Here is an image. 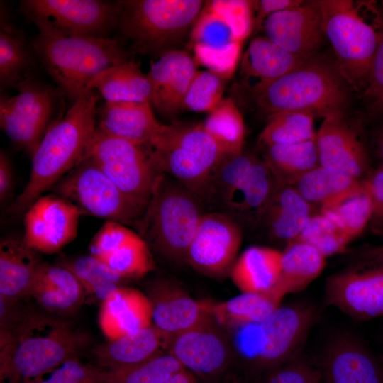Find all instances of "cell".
I'll return each mask as SVG.
<instances>
[{
    "label": "cell",
    "instance_id": "obj_26",
    "mask_svg": "<svg viewBox=\"0 0 383 383\" xmlns=\"http://www.w3.org/2000/svg\"><path fill=\"white\" fill-rule=\"evenodd\" d=\"M85 291L77 277L66 267L41 262L30 298L48 313L59 316L75 313L82 305Z\"/></svg>",
    "mask_w": 383,
    "mask_h": 383
},
{
    "label": "cell",
    "instance_id": "obj_19",
    "mask_svg": "<svg viewBox=\"0 0 383 383\" xmlns=\"http://www.w3.org/2000/svg\"><path fill=\"white\" fill-rule=\"evenodd\" d=\"M316 143L320 166L361 179L373 170L368 151L345 114L324 117Z\"/></svg>",
    "mask_w": 383,
    "mask_h": 383
},
{
    "label": "cell",
    "instance_id": "obj_18",
    "mask_svg": "<svg viewBox=\"0 0 383 383\" xmlns=\"http://www.w3.org/2000/svg\"><path fill=\"white\" fill-rule=\"evenodd\" d=\"M261 27L266 38L303 60L318 54L325 37L318 1L271 14Z\"/></svg>",
    "mask_w": 383,
    "mask_h": 383
},
{
    "label": "cell",
    "instance_id": "obj_60",
    "mask_svg": "<svg viewBox=\"0 0 383 383\" xmlns=\"http://www.w3.org/2000/svg\"><path fill=\"white\" fill-rule=\"evenodd\" d=\"M374 229L375 231H379V233L381 234L382 237L383 238V224L375 226Z\"/></svg>",
    "mask_w": 383,
    "mask_h": 383
},
{
    "label": "cell",
    "instance_id": "obj_45",
    "mask_svg": "<svg viewBox=\"0 0 383 383\" xmlns=\"http://www.w3.org/2000/svg\"><path fill=\"white\" fill-rule=\"evenodd\" d=\"M100 260L125 279L141 277L155 267L149 246L137 233Z\"/></svg>",
    "mask_w": 383,
    "mask_h": 383
},
{
    "label": "cell",
    "instance_id": "obj_15",
    "mask_svg": "<svg viewBox=\"0 0 383 383\" xmlns=\"http://www.w3.org/2000/svg\"><path fill=\"white\" fill-rule=\"evenodd\" d=\"M83 214L75 204L57 194L41 196L26 212L23 239L37 252H56L77 237Z\"/></svg>",
    "mask_w": 383,
    "mask_h": 383
},
{
    "label": "cell",
    "instance_id": "obj_61",
    "mask_svg": "<svg viewBox=\"0 0 383 383\" xmlns=\"http://www.w3.org/2000/svg\"><path fill=\"white\" fill-rule=\"evenodd\" d=\"M382 365H383V356H382Z\"/></svg>",
    "mask_w": 383,
    "mask_h": 383
},
{
    "label": "cell",
    "instance_id": "obj_31",
    "mask_svg": "<svg viewBox=\"0 0 383 383\" xmlns=\"http://www.w3.org/2000/svg\"><path fill=\"white\" fill-rule=\"evenodd\" d=\"M42 262L37 251L23 239L6 238L0 243V294L9 298H30Z\"/></svg>",
    "mask_w": 383,
    "mask_h": 383
},
{
    "label": "cell",
    "instance_id": "obj_6",
    "mask_svg": "<svg viewBox=\"0 0 383 383\" xmlns=\"http://www.w3.org/2000/svg\"><path fill=\"white\" fill-rule=\"evenodd\" d=\"M201 0L117 1L116 28L131 48L158 57L190 37L204 6Z\"/></svg>",
    "mask_w": 383,
    "mask_h": 383
},
{
    "label": "cell",
    "instance_id": "obj_28",
    "mask_svg": "<svg viewBox=\"0 0 383 383\" xmlns=\"http://www.w3.org/2000/svg\"><path fill=\"white\" fill-rule=\"evenodd\" d=\"M99 324L109 340L150 326L152 316L148 296L137 289L119 287L103 301Z\"/></svg>",
    "mask_w": 383,
    "mask_h": 383
},
{
    "label": "cell",
    "instance_id": "obj_7",
    "mask_svg": "<svg viewBox=\"0 0 383 383\" xmlns=\"http://www.w3.org/2000/svg\"><path fill=\"white\" fill-rule=\"evenodd\" d=\"M150 148L160 170L202 202L215 168L227 155L202 124L182 122L163 124Z\"/></svg>",
    "mask_w": 383,
    "mask_h": 383
},
{
    "label": "cell",
    "instance_id": "obj_23",
    "mask_svg": "<svg viewBox=\"0 0 383 383\" xmlns=\"http://www.w3.org/2000/svg\"><path fill=\"white\" fill-rule=\"evenodd\" d=\"M321 374L326 383H383V367L360 342L348 335L330 343Z\"/></svg>",
    "mask_w": 383,
    "mask_h": 383
},
{
    "label": "cell",
    "instance_id": "obj_14",
    "mask_svg": "<svg viewBox=\"0 0 383 383\" xmlns=\"http://www.w3.org/2000/svg\"><path fill=\"white\" fill-rule=\"evenodd\" d=\"M361 263L364 267L328 277L325 299L348 316L365 321L383 316V265Z\"/></svg>",
    "mask_w": 383,
    "mask_h": 383
},
{
    "label": "cell",
    "instance_id": "obj_38",
    "mask_svg": "<svg viewBox=\"0 0 383 383\" xmlns=\"http://www.w3.org/2000/svg\"><path fill=\"white\" fill-rule=\"evenodd\" d=\"M265 147L264 160L277 179L285 184H292L299 177L319 166L316 139Z\"/></svg>",
    "mask_w": 383,
    "mask_h": 383
},
{
    "label": "cell",
    "instance_id": "obj_55",
    "mask_svg": "<svg viewBox=\"0 0 383 383\" xmlns=\"http://www.w3.org/2000/svg\"><path fill=\"white\" fill-rule=\"evenodd\" d=\"M304 2L299 0L252 1L253 11H255L254 27H261L265 19L271 14L299 6Z\"/></svg>",
    "mask_w": 383,
    "mask_h": 383
},
{
    "label": "cell",
    "instance_id": "obj_46",
    "mask_svg": "<svg viewBox=\"0 0 383 383\" xmlns=\"http://www.w3.org/2000/svg\"><path fill=\"white\" fill-rule=\"evenodd\" d=\"M226 79L209 70H196L183 101V110L212 111L223 99Z\"/></svg>",
    "mask_w": 383,
    "mask_h": 383
},
{
    "label": "cell",
    "instance_id": "obj_17",
    "mask_svg": "<svg viewBox=\"0 0 383 383\" xmlns=\"http://www.w3.org/2000/svg\"><path fill=\"white\" fill-rule=\"evenodd\" d=\"M242 43L206 1L188 41L195 62L228 79L236 69Z\"/></svg>",
    "mask_w": 383,
    "mask_h": 383
},
{
    "label": "cell",
    "instance_id": "obj_21",
    "mask_svg": "<svg viewBox=\"0 0 383 383\" xmlns=\"http://www.w3.org/2000/svg\"><path fill=\"white\" fill-rule=\"evenodd\" d=\"M211 317L176 335L169 343V353L183 367L199 374L219 373L229 359L227 340Z\"/></svg>",
    "mask_w": 383,
    "mask_h": 383
},
{
    "label": "cell",
    "instance_id": "obj_49",
    "mask_svg": "<svg viewBox=\"0 0 383 383\" xmlns=\"http://www.w3.org/2000/svg\"><path fill=\"white\" fill-rule=\"evenodd\" d=\"M106 370L71 357L40 377L35 383H105Z\"/></svg>",
    "mask_w": 383,
    "mask_h": 383
},
{
    "label": "cell",
    "instance_id": "obj_51",
    "mask_svg": "<svg viewBox=\"0 0 383 383\" xmlns=\"http://www.w3.org/2000/svg\"><path fill=\"white\" fill-rule=\"evenodd\" d=\"M321 370L300 360L293 359L268 377L266 383H320Z\"/></svg>",
    "mask_w": 383,
    "mask_h": 383
},
{
    "label": "cell",
    "instance_id": "obj_44",
    "mask_svg": "<svg viewBox=\"0 0 383 383\" xmlns=\"http://www.w3.org/2000/svg\"><path fill=\"white\" fill-rule=\"evenodd\" d=\"M183 369L170 353H160L138 365L106 371L105 383H163Z\"/></svg>",
    "mask_w": 383,
    "mask_h": 383
},
{
    "label": "cell",
    "instance_id": "obj_24",
    "mask_svg": "<svg viewBox=\"0 0 383 383\" xmlns=\"http://www.w3.org/2000/svg\"><path fill=\"white\" fill-rule=\"evenodd\" d=\"M162 123L155 116L150 102L106 101L96 129L110 136L150 147Z\"/></svg>",
    "mask_w": 383,
    "mask_h": 383
},
{
    "label": "cell",
    "instance_id": "obj_4",
    "mask_svg": "<svg viewBox=\"0 0 383 383\" xmlns=\"http://www.w3.org/2000/svg\"><path fill=\"white\" fill-rule=\"evenodd\" d=\"M31 47L47 73L72 104L106 69L131 60L116 38L35 36Z\"/></svg>",
    "mask_w": 383,
    "mask_h": 383
},
{
    "label": "cell",
    "instance_id": "obj_52",
    "mask_svg": "<svg viewBox=\"0 0 383 383\" xmlns=\"http://www.w3.org/2000/svg\"><path fill=\"white\" fill-rule=\"evenodd\" d=\"M364 96L374 112L383 114V30L370 68Z\"/></svg>",
    "mask_w": 383,
    "mask_h": 383
},
{
    "label": "cell",
    "instance_id": "obj_36",
    "mask_svg": "<svg viewBox=\"0 0 383 383\" xmlns=\"http://www.w3.org/2000/svg\"><path fill=\"white\" fill-rule=\"evenodd\" d=\"M311 204L321 208L333 205L359 192L363 179L318 166L296 179L291 184Z\"/></svg>",
    "mask_w": 383,
    "mask_h": 383
},
{
    "label": "cell",
    "instance_id": "obj_48",
    "mask_svg": "<svg viewBox=\"0 0 383 383\" xmlns=\"http://www.w3.org/2000/svg\"><path fill=\"white\" fill-rule=\"evenodd\" d=\"M211 7L228 23L238 40L243 42L252 31V1L213 0Z\"/></svg>",
    "mask_w": 383,
    "mask_h": 383
},
{
    "label": "cell",
    "instance_id": "obj_59",
    "mask_svg": "<svg viewBox=\"0 0 383 383\" xmlns=\"http://www.w3.org/2000/svg\"><path fill=\"white\" fill-rule=\"evenodd\" d=\"M163 383H196V379L191 372L183 369L181 371L176 373L169 379Z\"/></svg>",
    "mask_w": 383,
    "mask_h": 383
},
{
    "label": "cell",
    "instance_id": "obj_34",
    "mask_svg": "<svg viewBox=\"0 0 383 383\" xmlns=\"http://www.w3.org/2000/svg\"><path fill=\"white\" fill-rule=\"evenodd\" d=\"M326 257L314 247L299 240L289 242L282 252L279 280L272 289L284 297L305 289L323 272Z\"/></svg>",
    "mask_w": 383,
    "mask_h": 383
},
{
    "label": "cell",
    "instance_id": "obj_58",
    "mask_svg": "<svg viewBox=\"0 0 383 383\" xmlns=\"http://www.w3.org/2000/svg\"><path fill=\"white\" fill-rule=\"evenodd\" d=\"M374 143L375 155L380 165H383V123L375 131Z\"/></svg>",
    "mask_w": 383,
    "mask_h": 383
},
{
    "label": "cell",
    "instance_id": "obj_27",
    "mask_svg": "<svg viewBox=\"0 0 383 383\" xmlns=\"http://www.w3.org/2000/svg\"><path fill=\"white\" fill-rule=\"evenodd\" d=\"M313 215V205L294 187L279 181L258 223L265 225L272 238L289 243Z\"/></svg>",
    "mask_w": 383,
    "mask_h": 383
},
{
    "label": "cell",
    "instance_id": "obj_20",
    "mask_svg": "<svg viewBox=\"0 0 383 383\" xmlns=\"http://www.w3.org/2000/svg\"><path fill=\"white\" fill-rule=\"evenodd\" d=\"M196 64L188 52L180 49L167 51L151 62L146 74L151 87L150 102L158 113L172 117L183 110Z\"/></svg>",
    "mask_w": 383,
    "mask_h": 383
},
{
    "label": "cell",
    "instance_id": "obj_22",
    "mask_svg": "<svg viewBox=\"0 0 383 383\" xmlns=\"http://www.w3.org/2000/svg\"><path fill=\"white\" fill-rule=\"evenodd\" d=\"M151 307L152 325L170 342L176 335L191 329L211 316L204 301H197L183 290L166 282H158L147 296Z\"/></svg>",
    "mask_w": 383,
    "mask_h": 383
},
{
    "label": "cell",
    "instance_id": "obj_29",
    "mask_svg": "<svg viewBox=\"0 0 383 383\" xmlns=\"http://www.w3.org/2000/svg\"><path fill=\"white\" fill-rule=\"evenodd\" d=\"M279 182L265 160L257 157L248 177L222 205L223 213L240 226L242 222L258 223Z\"/></svg>",
    "mask_w": 383,
    "mask_h": 383
},
{
    "label": "cell",
    "instance_id": "obj_42",
    "mask_svg": "<svg viewBox=\"0 0 383 383\" xmlns=\"http://www.w3.org/2000/svg\"><path fill=\"white\" fill-rule=\"evenodd\" d=\"M61 265L68 269L78 279L85 292L104 301L125 280L118 273L93 255L82 256L62 261Z\"/></svg>",
    "mask_w": 383,
    "mask_h": 383
},
{
    "label": "cell",
    "instance_id": "obj_57",
    "mask_svg": "<svg viewBox=\"0 0 383 383\" xmlns=\"http://www.w3.org/2000/svg\"><path fill=\"white\" fill-rule=\"evenodd\" d=\"M360 262L383 265V245H366L360 248L355 253Z\"/></svg>",
    "mask_w": 383,
    "mask_h": 383
},
{
    "label": "cell",
    "instance_id": "obj_53",
    "mask_svg": "<svg viewBox=\"0 0 383 383\" xmlns=\"http://www.w3.org/2000/svg\"><path fill=\"white\" fill-rule=\"evenodd\" d=\"M21 300L0 294V341L16 333L31 312Z\"/></svg>",
    "mask_w": 383,
    "mask_h": 383
},
{
    "label": "cell",
    "instance_id": "obj_47",
    "mask_svg": "<svg viewBox=\"0 0 383 383\" xmlns=\"http://www.w3.org/2000/svg\"><path fill=\"white\" fill-rule=\"evenodd\" d=\"M294 240L306 243L326 257L341 253L350 240L325 215L314 214Z\"/></svg>",
    "mask_w": 383,
    "mask_h": 383
},
{
    "label": "cell",
    "instance_id": "obj_41",
    "mask_svg": "<svg viewBox=\"0 0 383 383\" xmlns=\"http://www.w3.org/2000/svg\"><path fill=\"white\" fill-rule=\"evenodd\" d=\"M321 213L332 221L352 241L364 231L372 221L373 205L364 186L359 192L333 205L321 208Z\"/></svg>",
    "mask_w": 383,
    "mask_h": 383
},
{
    "label": "cell",
    "instance_id": "obj_30",
    "mask_svg": "<svg viewBox=\"0 0 383 383\" xmlns=\"http://www.w3.org/2000/svg\"><path fill=\"white\" fill-rule=\"evenodd\" d=\"M170 340L153 325L125 335L118 338L109 340L94 350L99 365L106 371L125 369L160 353L163 345Z\"/></svg>",
    "mask_w": 383,
    "mask_h": 383
},
{
    "label": "cell",
    "instance_id": "obj_25",
    "mask_svg": "<svg viewBox=\"0 0 383 383\" xmlns=\"http://www.w3.org/2000/svg\"><path fill=\"white\" fill-rule=\"evenodd\" d=\"M305 60L285 51L265 36L251 40L240 63L242 86L253 96Z\"/></svg>",
    "mask_w": 383,
    "mask_h": 383
},
{
    "label": "cell",
    "instance_id": "obj_33",
    "mask_svg": "<svg viewBox=\"0 0 383 383\" xmlns=\"http://www.w3.org/2000/svg\"><path fill=\"white\" fill-rule=\"evenodd\" d=\"M89 90H96L109 102L150 101L151 87L147 74L133 59L111 66L91 82Z\"/></svg>",
    "mask_w": 383,
    "mask_h": 383
},
{
    "label": "cell",
    "instance_id": "obj_39",
    "mask_svg": "<svg viewBox=\"0 0 383 383\" xmlns=\"http://www.w3.org/2000/svg\"><path fill=\"white\" fill-rule=\"evenodd\" d=\"M201 124L226 154H235L243 150L244 121L231 98L223 99Z\"/></svg>",
    "mask_w": 383,
    "mask_h": 383
},
{
    "label": "cell",
    "instance_id": "obj_50",
    "mask_svg": "<svg viewBox=\"0 0 383 383\" xmlns=\"http://www.w3.org/2000/svg\"><path fill=\"white\" fill-rule=\"evenodd\" d=\"M135 234V232L121 223L106 221L91 240L90 255L100 260L114 251Z\"/></svg>",
    "mask_w": 383,
    "mask_h": 383
},
{
    "label": "cell",
    "instance_id": "obj_5",
    "mask_svg": "<svg viewBox=\"0 0 383 383\" xmlns=\"http://www.w3.org/2000/svg\"><path fill=\"white\" fill-rule=\"evenodd\" d=\"M202 205L191 190L164 174L134 228L161 256L187 261L189 247L204 214Z\"/></svg>",
    "mask_w": 383,
    "mask_h": 383
},
{
    "label": "cell",
    "instance_id": "obj_13",
    "mask_svg": "<svg viewBox=\"0 0 383 383\" xmlns=\"http://www.w3.org/2000/svg\"><path fill=\"white\" fill-rule=\"evenodd\" d=\"M242 239V227L229 215L204 213L189 247L187 262L207 276L230 274Z\"/></svg>",
    "mask_w": 383,
    "mask_h": 383
},
{
    "label": "cell",
    "instance_id": "obj_1",
    "mask_svg": "<svg viewBox=\"0 0 383 383\" xmlns=\"http://www.w3.org/2000/svg\"><path fill=\"white\" fill-rule=\"evenodd\" d=\"M98 96L86 91L45 133L32 156L28 181L9 212L21 213L87 157L96 133Z\"/></svg>",
    "mask_w": 383,
    "mask_h": 383
},
{
    "label": "cell",
    "instance_id": "obj_8",
    "mask_svg": "<svg viewBox=\"0 0 383 383\" xmlns=\"http://www.w3.org/2000/svg\"><path fill=\"white\" fill-rule=\"evenodd\" d=\"M1 94L0 126L14 145L33 156L48 131L65 114V96L58 88L33 77Z\"/></svg>",
    "mask_w": 383,
    "mask_h": 383
},
{
    "label": "cell",
    "instance_id": "obj_3",
    "mask_svg": "<svg viewBox=\"0 0 383 383\" xmlns=\"http://www.w3.org/2000/svg\"><path fill=\"white\" fill-rule=\"evenodd\" d=\"M350 87L336 60L318 53L267 85L253 98L258 109L267 117L289 111L324 118L345 114Z\"/></svg>",
    "mask_w": 383,
    "mask_h": 383
},
{
    "label": "cell",
    "instance_id": "obj_40",
    "mask_svg": "<svg viewBox=\"0 0 383 383\" xmlns=\"http://www.w3.org/2000/svg\"><path fill=\"white\" fill-rule=\"evenodd\" d=\"M256 158L254 154L244 150L226 155L211 175L203 203L218 204L222 206L248 177Z\"/></svg>",
    "mask_w": 383,
    "mask_h": 383
},
{
    "label": "cell",
    "instance_id": "obj_32",
    "mask_svg": "<svg viewBox=\"0 0 383 383\" xmlns=\"http://www.w3.org/2000/svg\"><path fill=\"white\" fill-rule=\"evenodd\" d=\"M281 268L282 252L268 247L252 246L237 258L230 276L242 292L263 293L275 287Z\"/></svg>",
    "mask_w": 383,
    "mask_h": 383
},
{
    "label": "cell",
    "instance_id": "obj_56",
    "mask_svg": "<svg viewBox=\"0 0 383 383\" xmlns=\"http://www.w3.org/2000/svg\"><path fill=\"white\" fill-rule=\"evenodd\" d=\"M13 189V171L11 162L6 154L0 153V201L5 202L12 197Z\"/></svg>",
    "mask_w": 383,
    "mask_h": 383
},
{
    "label": "cell",
    "instance_id": "obj_43",
    "mask_svg": "<svg viewBox=\"0 0 383 383\" xmlns=\"http://www.w3.org/2000/svg\"><path fill=\"white\" fill-rule=\"evenodd\" d=\"M311 115L298 112H279L267 117V123L260 134L264 146L292 144L316 139Z\"/></svg>",
    "mask_w": 383,
    "mask_h": 383
},
{
    "label": "cell",
    "instance_id": "obj_37",
    "mask_svg": "<svg viewBox=\"0 0 383 383\" xmlns=\"http://www.w3.org/2000/svg\"><path fill=\"white\" fill-rule=\"evenodd\" d=\"M32 65L33 60L26 37L14 26L6 8L1 5V88H14L18 83L31 77Z\"/></svg>",
    "mask_w": 383,
    "mask_h": 383
},
{
    "label": "cell",
    "instance_id": "obj_54",
    "mask_svg": "<svg viewBox=\"0 0 383 383\" xmlns=\"http://www.w3.org/2000/svg\"><path fill=\"white\" fill-rule=\"evenodd\" d=\"M364 186L370 196L373 205L372 221L374 226L383 224V165L363 179Z\"/></svg>",
    "mask_w": 383,
    "mask_h": 383
},
{
    "label": "cell",
    "instance_id": "obj_9",
    "mask_svg": "<svg viewBox=\"0 0 383 383\" xmlns=\"http://www.w3.org/2000/svg\"><path fill=\"white\" fill-rule=\"evenodd\" d=\"M322 26L338 65L349 84L366 87L381 33L360 15L352 1H318Z\"/></svg>",
    "mask_w": 383,
    "mask_h": 383
},
{
    "label": "cell",
    "instance_id": "obj_12",
    "mask_svg": "<svg viewBox=\"0 0 383 383\" xmlns=\"http://www.w3.org/2000/svg\"><path fill=\"white\" fill-rule=\"evenodd\" d=\"M91 157L133 202L145 209L164 173L150 148L106 135L96 129Z\"/></svg>",
    "mask_w": 383,
    "mask_h": 383
},
{
    "label": "cell",
    "instance_id": "obj_2",
    "mask_svg": "<svg viewBox=\"0 0 383 383\" xmlns=\"http://www.w3.org/2000/svg\"><path fill=\"white\" fill-rule=\"evenodd\" d=\"M85 341L70 322L31 311L16 333L0 341V383H35L77 357Z\"/></svg>",
    "mask_w": 383,
    "mask_h": 383
},
{
    "label": "cell",
    "instance_id": "obj_16",
    "mask_svg": "<svg viewBox=\"0 0 383 383\" xmlns=\"http://www.w3.org/2000/svg\"><path fill=\"white\" fill-rule=\"evenodd\" d=\"M316 311L309 305L279 306L258 324L260 345L255 354L257 363L272 367L294 355L316 319Z\"/></svg>",
    "mask_w": 383,
    "mask_h": 383
},
{
    "label": "cell",
    "instance_id": "obj_11",
    "mask_svg": "<svg viewBox=\"0 0 383 383\" xmlns=\"http://www.w3.org/2000/svg\"><path fill=\"white\" fill-rule=\"evenodd\" d=\"M88 214L135 227L144 209L114 184L96 162L87 157L49 190Z\"/></svg>",
    "mask_w": 383,
    "mask_h": 383
},
{
    "label": "cell",
    "instance_id": "obj_10",
    "mask_svg": "<svg viewBox=\"0 0 383 383\" xmlns=\"http://www.w3.org/2000/svg\"><path fill=\"white\" fill-rule=\"evenodd\" d=\"M19 10L48 37H109L118 13L117 1L103 0H23Z\"/></svg>",
    "mask_w": 383,
    "mask_h": 383
},
{
    "label": "cell",
    "instance_id": "obj_35",
    "mask_svg": "<svg viewBox=\"0 0 383 383\" xmlns=\"http://www.w3.org/2000/svg\"><path fill=\"white\" fill-rule=\"evenodd\" d=\"M282 299L270 290L263 293L242 292L226 301H204V304L208 314L218 323L236 327L260 324L281 305Z\"/></svg>",
    "mask_w": 383,
    "mask_h": 383
}]
</instances>
